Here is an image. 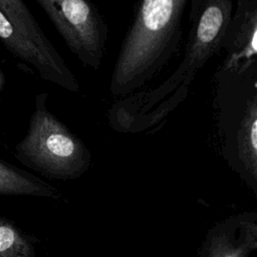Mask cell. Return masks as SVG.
Listing matches in <instances>:
<instances>
[{
	"label": "cell",
	"mask_w": 257,
	"mask_h": 257,
	"mask_svg": "<svg viewBox=\"0 0 257 257\" xmlns=\"http://www.w3.org/2000/svg\"><path fill=\"white\" fill-rule=\"evenodd\" d=\"M233 8V0H203L196 20L190 25L180 63L158 84L116 99L106 110L109 126L131 135L160 131L188 98L197 74L222 51Z\"/></svg>",
	"instance_id": "cell-1"
},
{
	"label": "cell",
	"mask_w": 257,
	"mask_h": 257,
	"mask_svg": "<svg viewBox=\"0 0 257 257\" xmlns=\"http://www.w3.org/2000/svg\"><path fill=\"white\" fill-rule=\"evenodd\" d=\"M203 0H136L131 23L120 43L109 80L118 99L150 83L181 52L183 20L191 25Z\"/></svg>",
	"instance_id": "cell-2"
},
{
	"label": "cell",
	"mask_w": 257,
	"mask_h": 257,
	"mask_svg": "<svg viewBox=\"0 0 257 257\" xmlns=\"http://www.w3.org/2000/svg\"><path fill=\"white\" fill-rule=\"evenodd\" d=\"M212 108L224 161L257 196V61L218 65Z\"/></svg>",
	"instance_id": "cell-3"
},
{
	"label": "cell",
	"mask_w": 257,
	"mask_h": 257,
	"mask_svg": "<svg viewBox=\"0 0 257 257\" xmlns=\"http://www.w3.org/2000/svg\"><path fill=\"white\" fill-rule=\"evenodd\" d=\"M48 93L35 95L24 138L14 147V157L25 167L51 180H74L91 167L84 142L47 106Z\"/></svg>",
	"instance_id": "cell-4"
},
{
	"label": "cell",
	"mask_w": 257,
	"mask_h": 257,
	"mask_svg": "<svg viewBox=\"0 0 257 257\" xmlns=\"http://www.w3.org/2000/svg\"><path fill=\"white\" fill-rule=\"evenodd\" d=\"M70 52L87 68L98 69L106 53L108 26L91 0H35Z\"/></svg>",
	"instance_id": "cell-5"
},
{
	"label": "cell",
	"mask_w": 257,
	"mask_h": 257,
	"mask_svg": "<svg viewBox=\"0 0 257 257\" xmlns=\"http://www.w3.org/2000/svg\"><path fill=\"white\" fill-rule=\"evenodd\" d=\"M0 41L20 62L40 78L71 93L80 91V84L59 52H49L25 36L0 11Z\"/></svg>",
	"instance_id": "cell-6"
},
{
	"label": "cell",
	"mask_w": 257,
	"mask_h": 257,
	"mask_svg": "<svg viewBox=\"0 0 257 257\" xmlns=\"http://www.w3.org/2000/svg\"><path fill=\"white\" fill-rule=\"evenodd\" d=\"M256 250L257 212L243 211L212 225L197 257H251Z\"/></svg>",
	"instance_id": "cell-7"
},
{
	"label": "cell",
	"mask_w": 257,
	"mask_h": 257,
	"mask_svg": "<svg viewBox=\"0 0 257 257\" xmlns=\"http://www.w3.org/2000/svg\"><path fill=\"white\" fill-rule=\"evenodd\" d=\"M221 52L227 64L257 61V0H236Z\"/></svg>",
	"instance_id": "cell-8"
},
{
	"label": "cell",
	"mask_w": 257,
	"mask_h": 257,
	"mask_svg": "<svg viewBox=\"0 0 257 257\" xmlns=\"http://www.w3.org/2000/svg\"><path fill=\"white\" fill-rule=\"evenodd\" d=\"M0 195L14 197H39L66 202L55 187L35 175L0 159Z\"/></svg>",
	"instance_id": "cell-9"
},
{
	"label": "cell",
	"mask_w": 257,
	"mask_h": 257,
	"mask_svg": "<svg viewBox=\"0 0 257 257\" xmlns=\"http://www.w3.org/2000/svg\"><path fill=\"white\" fill-rule=\"evenodd\" d=\"M0 11L17 30L49 52H58L23 0H0Z\"/></svg>",
	"instance_id": "cell-10"
},
{
	"label": "cell",
	"mask_w": 257,
	"mask_h": 257,
	"mask_svg": "<svg viewBox=\"0 0 257 257\" xmlns=\"http://www.w3.org/2000/svg\"><path fill=\"white\" fill-rule=\"evenodd\" d=\"M38 239L0 216V257H35Z\"/></svg>",
	"instance_id": "cell-11"
},
{
	"label": "cell",
	"mask_w": 257,
	"mask_h": 257,
	"mask_svg": "<svg viewBox=\"0 0 257 257\" xmlns=\"http://www.w3.org/2000/svg\"><path fill=\"white\" fill-rule=\"evenodd\" d=\"M4 85H5V74L2 71V69L0 68V96H1V92H2ZM0 134H1V124H0Z\"/></svg>",
	"instance_id": "cell-12"
}]
</instances>
